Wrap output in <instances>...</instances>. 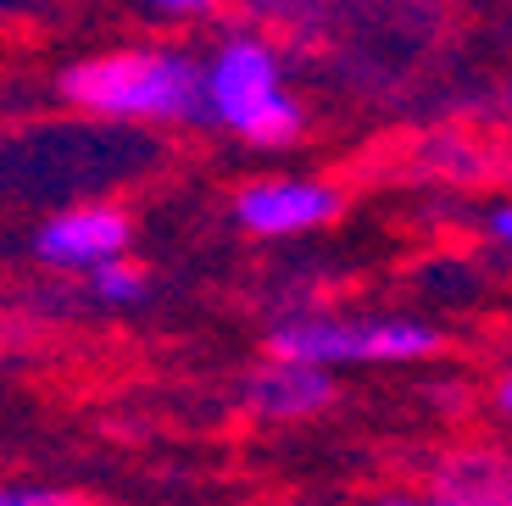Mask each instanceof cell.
Wrapping results in <instances>:
<instances>
[{"instance_id":"cell-1","label":"cell","mask_w":512,"mask_h":506,"mask_svg":"<svg viewBox=\"0 0 512 506\" xmlns=\"http://www.w3.org/2000/svg\"><path fill=\"white\" fill-rule=\"evenodd\" d=\"M56 95L95 123H201V56L179 45H117L56 73Z\"/></svg>"},{"instance_id":"cell-2","label":"cell","mask_w":512,"mask_h":506,"mask_svg":"<svg viewBox=\"0 0 512 506\" xmlns=\"http://www.w3.org/2000/svg\"><path fill=\"white\" fill-rule=\"evenodd\" d=\"M201 123L256 151H284L307 134V106L290 89L284 56L268 34L234 28L201 56Z\"/></svg>"},{"instance_id":"cell-3","label":"cell","mask_w":512,"mask_h":506,"mask_svg":"<svg viewBox=\"0 0 512 506\" xmlns=\"http://www.w3.org/2000/svg\"><path fill=\"white\" fill-rule=\"evenodd\" d=\"M446 351V334L423 317H346V312H295L268 329V356L284 362H307V367H390V362H429Z\"/></svg>"},{"instance_id":"cell-4","label":"cell","mask_w":512,"mask_h":506,"mask_svg":"<svg viewBox=\"0 0 512 506\" xmlns=\"http://www.w3.org/2000/svg\"><path fill=\"white\" fill-rule=\"evenodd\" d=\"M34 262L51 267V273H73V279H90L95 267L123 262L128 245H134V217L117 201H73L62 212H51L34 228Z\"/></svg>"},{"instance_id":"cell-5","label":"cell","mask_w":512,"mask_h":506,"mask_svg":"<svg viewBox=\"0 0 512 506\" xmlns=\"http://www.w3.org/2000/svg\"><path fill=\"white\" fill-rule=\"evenodd\" d=\"M340 212H346V190L334 178H251L234 195V223L256 240H295L329 228Z\"/></svg>"},{"instance_id":"cell-6","label":"cell","mask_w":512,"mask_h":506,"mask_svg":"<svg viewBox=\"0 0 512 506\" xmlns=\"http://www.w3.org/2000/svg\"><path fill=\"white\" fill-rule=\"evenodd\" d=\"M334 390H340L334 373L307 367V362H284V356L256 362L240 379L245 412L262 418V423H307V418H318V412L334 406Z\"/></svg>"},{"instance_id":"cell-7","label":"cell","mask_w":512,"mask_h":506,"mask_svg":"<svg viewBox=\"0 0 512 506\" xmlns=\"http://www.w3.org/2000/svg\"><path fill=\"white\" fill-rule=\"evenodd\" d=\"M84 290H90L95 306H112V312H123V306H140V301H145V290H151V273H145L134 256H123V262L95 267L90 279H84Z\"/></svg>"},{"instance_id":"cell-8","label":"cell","mask_w":512,"mask_h":506,"mask_svg":"<svg viewBox=\"0 0 512 506\" xmlns=\"http://www.w3.org/2000/svg\"><path fill=\"white\" fill-rule=\"evenodd\" d=\"M0 506H90L73 490H39V484H0Z\"/></svg>"},{"instance_id":"cell-9","label":"cell","mask_w":512,"mask_h":506,"mask_svg":"<svg viewBox=\"0 0 512 506\" xmlns=\"http://www.w3.org/2000/svg\"><path fill=\"white\" fill-rule=\"evenodd\" d=\"M218 6L212 0H162V6H145V17L156 23H184V17H212Z\"/></svg>"},{"instance_id":"cell-10","label":"cell","mask_w":512,"mask_h":506,"mask_svg":"<svg viewBox=\"0 0 512 506\" xmlns=\"http://www.w3.org/2000/svg\"><path fill=\"white\" fill-rule=\"evenodd\" d=\"M485 234H490L496 245H507V251H512V201H496V206L485 212Z\"/></svg>"},{"instance_id":"cell-11","label":"cell","mask_w":512,"mask_h":506,"mask_svg":"<svg viewBox=\"0 0 512 506\" xmlns=\"http://www.w3.org/2000/svg\"><path fill=\"white\" fill-rule=\"evenodd\" d=\"M373 506H446V501L429 490V495H384V501H373Z\"/></svg>"},{"instance_id":"cell-12","label":"cell","mask_w":512,"mask_h":506,"mask_svg":"<svg viewBox=\"0 0 512 506\" xmlns=\"http://www.w3.org/2000/svg\"><path fill=\"white\" fill-rule=\"evenodd\" d=\"M496 412H501V418L512 423V367H507V373H501V379H496Z\"/></svg>"},{"instance_id":"cell-13","label":"cell","mask_w":512,"mask_h":506,"mask_svg":"<svg viewBox=\"0 0 512 506\" xmlns=\"http://www.w3.org/2000/svg\"><path fill=\"white\" fill-rule=\"evenodd\" d=\"M440 501H446V506H507V501H474V495H440Z\"/></svg>"},{"instance_id":"cell-14","label":"cell","mask_w":512,"mask_h":506,"mask_svg":"<svg viewBox=\"0 0 512 506\" xmlns=\"http://www.w3.org/2000/svg\"><path fill=\"white\" fill-rule=\"evenodd\" d=\"M0 23H6V6H0Z\"/></svg>"}]
</instances>
